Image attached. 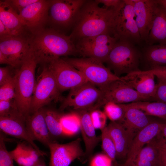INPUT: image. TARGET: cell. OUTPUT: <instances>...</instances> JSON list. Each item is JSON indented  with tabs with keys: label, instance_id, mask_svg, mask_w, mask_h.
<instances>
[{
	"label": "cell",
	"instance_id": "cell-1",
	"mask_svg": "<svg viewBox=\"0 0 166 166\" xmlns=\"http://www.w3.org/2000/svg\"><path fill=\"white\" fill-rule=\"evenodd\" d=\"M116 8L101 7L95 0H86L69 36L70 39L74 43L83 38L102 34L112 36L113 20Z\"/></svg>",
	"mask_w": 166,
	"mask_h": 166
},
{
	"label": "cell",
	"instance_id": "cell-2",
	"mask_svg": "<svg viewBox=\"0 0 166 166\" xmlns=\"http://www.w3.org/2000/svg\"><path fill=\"white\" fill-rule=\"evenodd\" d=\"M30 52L38 64L47 65L61 57L78 54L69 36L50 28L31 35Z\"/></svg>",
	"mask_w": 166,
	"mask_h": 166
},
{
	"label": "cell",
	"instance_id": "cell-3",
	"mask_svg": "<svg viewBox=\"0 0 166 166\" xmlns=\"http://www.w3.org/2000/svg\"><path fill=\"white\" fill-rule=\"evenodd\" d=\"M38 64L31 54L17 69L14 76L15 107L20 114L26 119L30 114L31 99L36 84L35 71Z\"/></svg>",
	"mask_w": 166,
	"mask_h": 166
},
{
	"label": "cell",
	"instance_id": "cell-4",
	"mask_svg": "<svg viewBox=\"0 0 166 166\" xmlns=\"http://www.w3.org/2000/svg\"><path fill=\"white\" fill-rule=\"evenodd\" d=\"M112 36L118 40L140 45L142 41L136 21L132 0H122L115 9Z\"/></svg>",
	"mask_w": 166,
	"mask_h": 166
},
{
	"label": "cell",
	"instance_id": "cell-5",
	"mask_svg": "<svg viewBox=\"0 0 166 166\" xmlns=\"http://www.w3.org/2000/svg\"><path fill=\"white\" fill-rule=\"evenodd\" d=\"M141 53L137 45L118 40L105 61L116 76L140 70Z\"/></svg>",
	"mask_w": 166,
	"mask_h": 166
},
{
	"label": "cell",
	"instance_id": "cell-6",
	"mask_svg": "<svg viewBox=\"0 0 166 166\" xmlns=\"http://www.w3.org/2000/svg\"><path fill=\"white\" fill-rule=\"evenodd\" d=\"M80 71L88 81L100 88L113 81L121 79L101 61L90 57L63 58Z\"/></svg>",
	"mask_w": 166,
	"mask_h": 166
},
{
	"label": "cell",
	"instance_id": "cell-7",
	"mask_svg": "<svg viewBox=\"0 0 166 166\" xmlns=\"http://www.w3.org/2000/svg\"><path fill=\"white\" fill-rule=\"evenodd\" d=\"M85 0H50L49 22L51 28L62 33L73 27Z\"/></svg>",
	"mask_w": 166,
	"mask_h": 166
},
{
	"label": "cell",
	"instance_id": "cell-8",
	"mask_svg": "<svg viewBox=\"0 0 166 166\" xmlns=\"http://www.w3.org/2000/svg\"><path fill=\"white\" fill-rule=\"evenodd\" d=\"M100 97L96 103L90 109L92 111L112 102L116 104L139 101H146L151 99L139 93L121 79L113 81L99 88Z\"/></svg>",
	"mask_w": 166,
	"mask_h": 166
},
{
	"label": "cell",
	"instance_id": "cell-9",
	"mask_svg": "<svg viewBox=\"0 0 166 166\" xmlns=\"http://www.w3.org/2000/svg\"><path fill=\"white\" fill-rule=\"evenodd\" d=\"M31 35L26 34L0 38V52L5 57L7 64L18 69L31 56Z\"/></svg>",
	"mask_w": 166,
	"mask_h": 166
},
{
	"label": "cell",
	"instance_id": "cell-10",
	"mask_svg": "<svg viewBox=\"0 0 166 166\" xmlns=\"http://www.w3.org/2000/svg\"><path fill=\"white\" fill-rule=\"evenodd\" d=\"M60 92L53 73L47 65L45 66L32 97L30 114L43 108L52 101L59 100Z\"/></svg>",
	"mask_w": 166,
	"mask_h": 166
},
{
	"label": "cell",
	"instance_id": "cell-11",
	"mask_svg": "<svg viewBox=\"0 0 166 166\" xmlns=\"http://www.w3.org/2000/svg\"><path fill=\"white\" fill-rule=\"evenodd\" d=\"M118 40L107 34L80 39L74 42L78 54L105 62Z\"/></svg>",
	"mask_w": 166,
	"mask_h": 166
},
{
	"label": "cell",
	"instance_id": "cell-12",
	"mask_svg": "<svg viewBox=\"0 0 166 166\" xmlns=\"http://www.w3.org/2000/svg\"><path fill=\"white\" fill-rule=\"evenodd\" d=\"M46 65L53 73L60 92L70 90L88 82L80 71L63 58H58Z\"/></svg>",
	"mask_w": 166,
	"mask_h": 166
},
{
	"label": "cell",
	"instance_id": "cell-13",
	"mask_svg": "<svg viewBox=\"0 0 166 166\" xmlns=\"http://www.w3.org/2000/svg\"><path fill=\"white\" fill-rule=\"evenodd\" d=\"M100 95V89L88 81L70 89L60 109L63 110L68 107H71L75 110H88L96 103Z\"/></svg>",
	"mask_w": 166,
	"mask_h": 166
},
{
	"label": "cell",
	"instance_id": "cell-14",
	"mask_svg": "<svg viewBox=\"0 0 166 166\" xmlns=\"http://www.w3.org/2000/svg\"><path fill=\"white\" fill-rule=\"evenodd\" d=\"M50 0H38L19 14L27 31L34 34L45 28L49 22Z\"/></svg>",
	"mask_w": 166,
	"mask_h": 166
},
{
	"label": "cell",
	"instance_id": "cell-15",
	"mask_svg": "<svg viewBox=\"0 0 166 166\" xmlns=\"http://www.w3.org/2000/svg\"><path fill=\"white\" fill-rule=\"evenodd\" d=\"M81 141L78 138L64 144L54 141L50 143L48 146L50 152L49 166H69L75 159H82L84 152Z\"/></svg>",
	"mask_w": 166,
	"mask_h": 166
},
{
	"label": "cell",
	"instance_id": "cell-16",
	"mask_svg": "<svg viewBox=\"0 0 166 166\" xmlns=\"http://www.w3.org/2000/svg\"><path fill=\"white\" fill-rule=\"evenodd\" d=\"M26 119L21 116L15 108L6 115L0 117V131L15 138L23 140L40 152L41 150L34 142L26 124Z\"/></svg>",
	"mask_w": 166,
	"mask_h": 166
},
{
	"label": "cell",
	"instance_id": "cell-17",
	"mask_svg": "<svg viewBox=\"0 0 166 166\" xmlns=\"http://www.w3.org/2000/svg\"><path fill=\"white\" fill-rule=\"evenodd\" d=\"M136 21L142 42H145L151 29L156 0H132Z\"/></svg>",
	"mask_w": 166,
	"mask_h": 166
},
{
	"label": "cell",
	"instance_id": "cell-18",
	"mask_svg": "<svg viewBox=\"0 0 166 166\" xmlns=\"http://www.w3.org/2000/svg\"><path fill=\"white\" fill-rule=\"evenodd\" d=\"M106 127L115 146L116 159H125V160L132 140L136 134L129 131L117 122L111 121Z\"/></svg>",
	"mask_w": 166,
	"mask_h": 166
},
{
	"label": "cell",
	"instance_id": "cell-19",
	"mask_svg": "<svg viewBox=\"0 0 166 166\" xmlns=\"http://www.w3.org/2000/svg\"><path fill=\"white\" fill-rule=\"evenodd\" d=\"M154 76L145 70H140L130 73L120 78L139 93L151 99H153L156 91Z\"/></svg>",
	"mask_w": 166,
	"mask_h": 166
},
{
	"label": "cell",
	"instance_id": "cell-20",
	"mask_svg": "<svg viewBox=\"0 0 166 166\" xmlns=\"http://www.w3.org/2000/svg\"><path fill=\"white\" fill-rule=\"evenodd\" d=\"M86 109L75 110L80 123V130L85 146L83 159L86 160L92 155L94 148L101 140V136H97L93 124L90 112Z\"/></svg>",
	"mask_w": 166,
	"mask_h": 166
},
{
	"label": "cell",
	"instance_id": "cell-21",
	"mask_svg": "<svg viewBox=\"0 0 166 166\" xmlns=\"http://www.w3.org/2000/svg\"><path fill=\"white\" fill-rule=\"evenodd\" d=\"M26 122L27 129L34 141H38L48 147L53 142L45 121L43 108L30 114L26 118Z\"/></svg>",
	"mask_w": 166,
	"mask_h": 166
},
{
	"label": "cell",
	"instance_id": "cell-22",
	"mask_svg": "<svg viewBox=\"0 0 166 166\" xmlns=\"http://www.w3.org/2000/svg\"><path fill=\"white\" fill-rule=\"evenodd\" d=\"M164 123L154 121L138 132L132 142L126 160L127 164L132 160L142 148L161 132Z\"/></svg>",
	"mask_w": 166,
	"mask_h": 166
},
{
	"label": "cell",
	"instance_id": "cell-23",
	"mask_svg": "<svg viewBox=\"0 0 166 166\" xmlns=\"http://www.w3.org/2000/svg\"><path fill=\"white\" fill-rule=\"evenodd\" d=\"M145 45H166V8L156 0L153 21Z\"/></svg>",
	"mask_w": 166,
	"mask_h": 166
},
{
	"label": "cell",
	"instance_id": "cell-24",
	"mask_svg": "<svg viewBox=\"0 0 166 166\" xmlns=\"http://www.w3.org/2000/svg\"><path fill=\"white\" fill-rule=\"evenodd\" d=\"M119 104L123 109L124 114L121 120L117 122L132 132L137 134L154 121L139 109L128 107L125 104Z\"/></svg>",
	"mask_w": 166,
	"mask_h": 166
},
{
	"label": "cell",
	"instance_id": "cell-25",
	"mask_svg": "<svg viewBox=\"0 0 166 166\" xmlns=\"http://www.w3.org/2000/svg\"><path fill=\"white\" fill-rule=\"evenodd\" d=\"M157 136L146 144L135 158L127 164L118 166H159Z\"/></svg>",
	"mask_w": 166,
	"mask_h": 166
},
{
	"label": "cell",
	"instance_id": "cell-26",
	"mask_svg": "<svg viewBox=\"0 0 166 166\" xmlns=\"http://www.w3.org/2000/svg\"><path fill=\"white\" fill-rule=\"evenodd\" d=\"M14 160L20 166H34L41 156L46 155L40 152L25 141L18 143L15 148L9 152Z\"/></svg>",
	"mask_w": 166,
	"mask_h": 166
},
{
	"label": "cell",
	"instance_id": "cell-27",
	"mask_svg": "<svg viewBox=\"0 0 166 166\" xmlns=\"http://www.w3.org/2000/svg\"><path fill=\"white\" fill-rule=\"evenodd\" d=\"M0 20L13 35L30 34L20 18L5 0L0 1Z\"/></svg>",
	"mask_w": 166,
	"mask_h": 166
},
{
	"label": "cell",
	"instance_id": "cell-28",
	"mask_svg": "<svg viewBox=\"0 0 166 166\" xmlns=\"http://www.w3.org/2000/svg\"><path fill=\"white\" fill-rule=\"evenodd\" d=\"M141 48V56L150 67L149 69L157 66L166 65V45H145Z\"/></svg>",
	"mask_w": 166,
	"mask_h": 166
},
{
	"label": "cell",
	"instance_id": "cell-29",
	"mask_svg": "<svg viewBox=\"0 0 166 166\" xmlns=\"http://www.w3.org/2000/svg\"><path fill=\"white\" fill-rule=\"evenodd\" d=\"M126 105L139 109L148 116H154L166 120V103L158 101L153 102L139 101Z\"/></svg>",
	"mask_w": 166,
	"mask_h": 166
},
{
	"label": "cell",
	"instance_id": "cell-30",
	"mask_svg": "<svg viewBox=\"0 0 166 166\" xmlns=\"http://www.w3.org/2000/svg\"><path fill=\"white\" fill-rule=\"evenodd\" d=\"M44 113L45 121L52 139L66 135L61 122L62 115L51 109H44Z\"/></svg>",
	"mask_w": 166,
	"mask_h": 166
},
{
	"label": "cell",
	"instance_id": "cell-31",
	"mask_svg": "<svg viewBox=\"0 0 166 166\" xmlns=\"http://www.w3.org/2000/svg\"><path fill=\"white\" fill-rule=\"evenodd\" d=\"M101 136L102 147L104 154L108 156L112 160L115 166H117L116 160V151L114 144L110 136L106 127L101 130Z\"/></svg>",
	"mask_w": 166,
	"mask_h": 166
},
{
	"label": "cell",
	"instance_id": "cell-32",
	"mask_svg": "<svg viewBox=\"0 0 166 166\" xmlns=\"http://www.w3.org/2000/svg\"><path fill=\"white\" fill-rule=\"evenodd\" d=\"M61 122L66 135H74L80 130L79 119L76 114L62 115Z\"/></svg>",
	"mask_w": 166,
	"mask_h": 166
},
{
	"label": "cell",
	"instance_id": "cell-33",
	"mask_svg": "<svg viewBox=\"0 0 166 166\" xmlns=\"http://www.w3.org/2000/svg\"><path fill=\"white\" fill-rule=\"evenodd\" d=\"M105 113L112 121L118 122L123 117L124 111L119 104L110 102L104 106Z\"/></svg>",
	"mask_w": 166,
	"mask_h": 166
},
{
	"label": "cell",
	"instance_id": "cell-34",
	"mask_svg": "<svg viewBox=\"0 0 166 166\" xmlns=\"http://www.w3.org/2000/svg\"><path fill=\"white\" fill-rule=\"evenodd\" d=\"M15 97V85L14 76L10 79L0 86V101L14 100Z\"/></svg>",
	"mask_w": 166,
	"mask_h": 166
},
{
	"label": "cell",
	"instance_id": "cell-35",
	"mask_svg": "<svg viewBox=\"0 0 166 166\" xmlns=\"http://www.w3.org/2000/svg\"><path fill=\"white\" fill-rule=\"evenodd\" d=\"M4 133H0V166H14V160L6 149Z\"/></svg>",
	"mask_w": 166,
	"mask_h": 166
},
{
	"label": "cell",
	"instance_id": "cell-36",
	"mask_svg": "<svg viewBox=\"0 0 166 166\" xmlns=\"http://www.w3.org/2000/svg\"><path fill=\"white\" fill-rule=\"evenodd\" d=\"M90 113L92 121L95 129L101 130L106 127V116L105 113L94 110Z\"/></svg>",
	"mask_w": 166,
	"mask_h": 166
},
{
	"label": "cell",
	"instance_id": "cell-37",
	"mask_svg": "<svg viewBox=\"0 0 166 166\" xmlns=\"http://www.w3.org/2000/svg\"><path fill=\"white\" fill-rule=\"evenodd\" d=\"M38 0H5L6 2L18 14L28 6Z\"/></svg>",
	"mask_w": 166,
	"mask_h": 166
},
{
	"label": "cell",
	"instance_id": "cell-38",
	"mask_svg": "<svg viewBox=\"0 0 166 166\" xmlns=\"http://www.w3.org/2000/svg\"><path fill=\"white\" fill-rule=\"evenodd\" d=\"M158 80L153 99L166 103V80Z\"/></svg>",
	"mask_w": 166,
	"mask_h": 166
},
{
	"label": "cell",
	"instance_id": "cell-39",
	"mask_svg": "<svg viewBox=\"0 0 166 166\" xmlns=\"http://www.w3.org/2000/svg\"><path fill=\"white\" fill-rule=\"evenodd\" d=\"M159 166H166V143L161 133L157 136Z\"/></svg>",
	"mask_w": 166,
	"mask_h": 166
},
{
	"label": "cell",
	"instance_id": "cell-40",
	"mask_svg": "<svg viewBox=\"0 0 166 166\" xmlns=\"http://www.w3.org/2000/svg\"><path fill=\"white\" fill-rule=\"evenodd\" d=\"M112 160L105 154H100L92 159L90 166H111Z\"/></svg>",
	"mask_w": 166,
	"mask_h": 166
},
{
	"label": "cell",
	"instance_id": "cell-41",
	"mask_svg": "<svg viewBox=\"0 0 166 166\" xmlns=\"http://www.w3.org/2000/svg\"><path fill=\"white\" fill-rule=\"evenodd\" d=\"M12 100L0 101V117L7 115L13 108H16L14 100L13 101Z\"/></svg>",
	"mask_w": 166,
	"mask_h": 166
},
{
	"label": "cell",
	"instance_id": "cell-42",
	"mask_svg": "<svg viewBox=\"0 0 166 166\" xmlns=\"http://www.w3.org/2000/svg\"><path fill=\"white\" fill-rule=\"evenodd\" d=\"M145 70L153 74L158 79L166 80V65L157 66Z\"/></svg>",
	"mask_w": 166,
	"mask_h": 166
},
{
	"label": "cell",
	"instance_id": "cell-43",
	"mask_svg": "<svg viewBox=\"0 0 166 166\" xmlns=\"http://www.w3.org/2000/svg\"><path fill=\"white\" fill-rule=\"evenodd\" d=\"M13 76L11 75L9 67H1L0 68V86L6 83Z\"/></svg>",
	"mask_w": 166,
	"mask_h": 166
},
{
	"label": "cell",
	"instance_id": "cell-44",
	"mask_svg": "<svg viewBox=\"0 0 166 166\" xmlns=\"http://www.w3.org/2000/svg\"><path fill=\"white\" fill-rule=\"evenodd\" d=\"M99 4L101 3L105 5L106 7L116 8L121 3L122 0H95Z\"/></svg>",
	"mask_w": 166,
	"mask_h": 166
},
{
	"label": "cell",
	"instance_id": "cell-45",
	"mask_svg": "<svg viewBox=\"0 0 166 166\" xmlns=\"http://www.w3.org/2000/svg\"><path fill=\"white\" fill-rule=\"evenodd\" d=\"M13 35L10 30L0 20V38Z\"/></svg>",
	"mask_w": 166,
	"mask_h": 166
},
{
	"label": "cell",
	"instance_id": "cell-46",
	"mask_svg": "<svg viewBox=\"0 0 166 166\" xmlns=\"http://www.w3.org/2000/svg\"><path fill=\"white\" fill-rule=\"evenodd\" d=\"M161 135L166 143V122L164 123L161 132Z\"/></svg>",
	"mask_w": 166,
	"mask_h": 166
},
{
	"label": "cell",
	"instance_id": "cell-47",
	"mask_svg": "<svg viewBox=\"0 0 166 166\" xmlns=\"http://www.w3.org/2000/svg\"><path fill=\"white\" fill-rule=\"evenodd\" d=\"M34 166H46V165L44 160L40 158Z\"/></svg>",
	"mask_w": 166,
	"mask_h": 166
},
{
	"label": "cell",
	"instance_id": "cell-48",
	"mask_svg": "<svg viewBox=\"0 0 166 166\" xmlns=\"http://www.w3.org/2000/svg\"><path fill=\"white\" fill-rule=\"evenodd\" d=\"M159 2L166 8V0H158Z\"/></svg>",
	"mask_w": 166,
	"mask_h": 166
}]
</instances>
